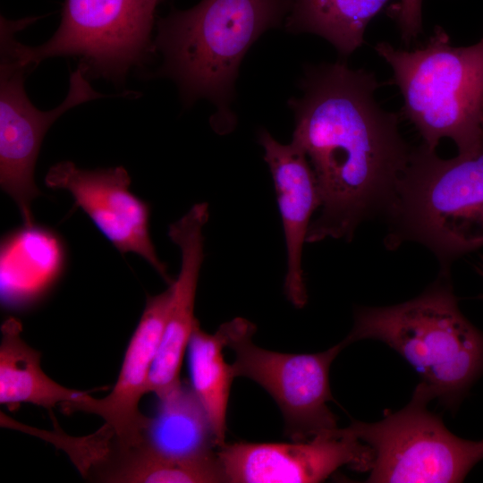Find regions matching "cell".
Masks as SVG:
<instances>
[{"mask_svg":"<svg viewBox=\"0 0 483 483\" xmlns=\"http://www.w3.org/2000/svg\"><path fill=\"white\" fill-rule=\"evenodd\" d=\"M302 95L292 98V142L306 155L318 186L320 215L307 242L350 241L357 226L391 204L412 149L398 115L374 97L375 75L338 61L306 69Z\"/></svg>","mask_w":483,"mask_h":483,"instance_id":"6da1fadb","label":"cell"},{"mask_svg":"<svg viewBox=\"0 0 483 483\" xmlns=\"http://www.w3.org/2000/svg\"><path fill=\"white\" fill-rule=\"evenodd\" d=\"M448 278L441 272L421 294L396 305L356 309L343 342H383L418 372L433 399L454 410L483 375V332L461 312Z\"/></svg>","mask_w":483,"mask_h":483,"instance_id":"7a4b0ae2","label":"cell"},{"mask_svg":"<svg viewBox=\"0 0 483 483\" xmlns=\"http://www.w3.org/2000/svg\"><path fill=\"white\" fill-rule=\"evenodd\" d=\"M291 0H201L157 22L153 46L163 55L159 74L173 79L182 98H207L214 117L233 122L229 107L240 64L266 30L287 16ZM214 119V120H215Z\"/></svg>","mask_w":483,"mask_h":483,"instance_id":"3957f363","label":"cell"},{"mask_svg":"<svg viewBox=\"0 0 483 483\" xmlns=\"http://www.w3.org/2000/svg\"><path fill=\"white\" fill-rule=\"evenodd\" d=\"M385 214L389 248L419 242L448 274L455 258L483 247V140L451 159L424 144L412 149Z\"/></svg>","mask_w":483,"mask_h":483,"instance_id":"277c9868","label":"cell"},{"mask_svg":"<svg viewBox=\"0 0 483 483\" xmlns=\"http://www.w3.org/2000/svg\"><path fill=\"white\" fill-rule=\"evenodd\" d=\"M375 50L392 68L403 97V113L430 150L450 138L458 153L483 140V37L454 47L436 26L426 45L412 51L379 42Z\"/></svg>","mask_w":483,"mask_h":483,"instance_id":"5b68a950","label":"cell"},{"mask_svg":"<svg viewBox=\"0 0 483 483\" xmlns=\"http://www.w3.org/2000/svg\"><path fill=\"white\" fill-rule=\"evenodd\" d=\"M432 400L419 382L402 409L385 411L377 422L352 420L346 427L373 451L366 482H462L483 460V439L470 441L453 435L441 417L427 408Z\"/></svg>","mask_w":483,"mask_h":483,"instance_id":"8992f818","label":"cell"},{"mask_svg":"<svg viewBox=\"0 0 483 483\" xmlns=\"http://www.w3.org/2000/svg\"><path fill=\"white\" fill-rule=\"evenodd\" d=\"M160 0H66L59 28L44 44L17 54L31 69L46 58L76 55L88 78L123 82L127 72L147 60Z\"/></svg>","mask_w":483,"mask_h":483,"instance_id":"52a82bcc","label":"cell"},{"mask_svg":"<svg viewBox=\"0 0 483 483\" xmlns=\"http://www.w3.org/2000/svg\"><path fill=\"white\" fill-rule=\"evenodd\" d=\"M1 19L0 61V186L16 204L23 225H34L32 201L40 195L34 169L43 138L54 122L69 109L105 96L94 90L86 70L79 64L71 73L64 100L50 111L37 109L24 89L32 69L23 64L15 48L14 34L30 23Z\"/></svg>","mask_w":483,"mask_h":483,"instance_id":"ba28073f","label":"cell"},{"mask_svg":"<svg viewBox=\"0 0 483 483\" xmlns=\"http://www.w3.org/2000/svg\"><path fill=\"white\" fill-rule=\"evenodd\" d=\"M218 329L225 347L234 352L231 364L234 377L253 380L273 397L292 441H306L339 428L327 402L334 399L330 367L346 346L343 341L321 352L283 353L257 346L252 340L256 326L245 318H235Z\"/></svg>","mask_w":483,"mask_h":483,"instance_id":"9c48e42d","label":"cell"},{"mask_svg":"<svg viewBox=\"0 0 483 483\" xmlns=\"http://www.w3.org/2000/svg\"><path fill=\"white\" fill-rule=\"evenodd\" d=\"M216 453L231 483L321 482L343 466L369 471L374 459L346 428L292 443H225Z\"/></svg>","mask_w":483,"mask_h":483,"instance_id":"30bf717a","label":"cell"},{"mask_svg":"<svg viewBox=\"0 0 483 483\" xmlns=\"http://www.w3.org/2000/svg\"><path fill=\"white\" fill-rule=\"evenodd\" d=\"M51 189L67 191L101 233L122 254L146 260L169 284L166 265L158 258L149 233V205L130 191L125 168L81 169L71 161L52 165L45 177Z\"/></svg>","mask_w":483,"mask_h":483,"instance_id":"8fae6325","label":"cell"},{"mask_svg":"<svg viewBox=\"0 0 483 483\" xmlns=\"http://www.w3.org/2000/svg\"><path fill=\"white\" fill-rule=\"evenodd\" d=\"M171 286L147 299L138 326L127 346L122 367L111 393L96 399L88 393L78 400L62 404L65 413L83 411L102 418L105 428L115 437L118 450L143 442L149 417L140 411L167 318Z\"/></svg>","mask_w":483,"mask_h":483,"instance_id":"7c38bea8","label":"cell"},{"mask_svg":"<svg viewBox=\"0 0 483 483\" xmlns=\"http://www.w3.org/2000/svg\"><path fill=\"white\" fill-rule=\"evenodd\" d=\"M208 205L194 204L168 228V237L181 251V268L171 286L167 318L148 377V393L161 398L178 387L184 352L195 326L194 303L200 267L204 260L203 228Z\"/></svg>","mask_w":483,"mask_h":483,"instance_id":"4fadbf2b","label":"cell"},{"mask_svg":"<svg viewBox=\"0 0 483 483\" xmlns=\"http://www.w3.org/2000/svg\"><path fill=\"white\" fill-rule=\"evenodd\" d=\"M258 140L272 174L284 233V292L295 307L302 308L308 299L301 267L302 249L311 216L321 204L318 182L306 155L292 142L282 144L264 129L258 132Z\"/></svg>","mask_w":483,"mask_h":483,"instance_id":"5bb4252c","label":"cell"},{"mask_svg":"<svg viewBox=\"0 0 483 483\" xmlns=\"http://www.w3.org/2000/svg\"><path fill=\"white\" fill-rule=\"evenodd\" d=\"M162 456L192 461L215 455L216 445L208 416L192 388L182 383L158 398L141 443Z\"/></svg>","mask_w":483,"mask_h":483,"instance_id":"9a60e30c","label":"cell"},{"mask_svg":"<svg viewBox=\"0 0 483 483\" xmlns=\"http://www.w3.org/2000/svg\"><path fill=\"white\" fill-rule=\"evenodd\" d=\"M21 330L15 318L1 326L0 403L15 408L26 402L50 410L85 394L59 385L42 370L40 352L23 341Z\"/></svg>","mask_w":483,"mask_h":483,"instance_id":"2e32d148","label":"cell"},{"mask_svg":"<svg viewBox=\"0 0 483 483\" xmlns=\"http://www.w3.org/2000/svg\"><path fill=\"white\" fill-rule=\"evenodd\" d=\"M389 0H291L286 30L329 41L342 55L360 47L369 22Z\"/></svg>","mask_w":483,"mask_h":483,"instance_id":"e0dca14e","label":"cell"},{"mask_svg":"<svg viewBox=\"0 0 483 483\" xmlns=\"http://www.w3.org/2000/svg\"><path fill=\"white\" fill-rule=\"evenodd\" d=\"M225 339L219 329L211 335L195 326L188 344L191 388L209 420L216 446L225 444L227 407L233 379L224 360Z\"/></svg>","mask_w":483,"mask_h":483,"instance_id":"ac0fdd59","label":"cell"},{"mask_svg":"<svg viewBox=\"0 0 483 483\" xmlns=\"http://www.w3.org/2000/svg\"><path fill=\"white\" fill-rule=\"evenodd\" d=\"M100 469L98 479L111 483H218L226 482L217 453L180 461L154 453L143 444L118 450Z\"/></svg>","mask_w":483,"mask_h":483,"instance_id":"d6986e66","label":"cell"},{"mask_svg":"<svg viewBox=\"0 0 483 483\" xmlns=\"http://www.w3.org/2000/svg\"><path fill=\"white\" fill-rule=\"evenodd\" d=\"M422 0H400L392 10L405 45L415 41L422 33Z\"/></svg>","mask_w":483,"mask_h":483,"instance_id":"ffe728a7","label":"cell"},{"mask_svg":"<svg viewBox=\"0 0 483 483\" xmlns=\"http://www.w3.org/2000/svg\"><path fill=\"white\" fill-rule=\"evenodd\" d=\"M482 274H483V265H482V270H481Z\"/></svg>","mask_w":483,"mask_h":483,"instance_id":"44dd1931","label":"cell"}]
</instances>
